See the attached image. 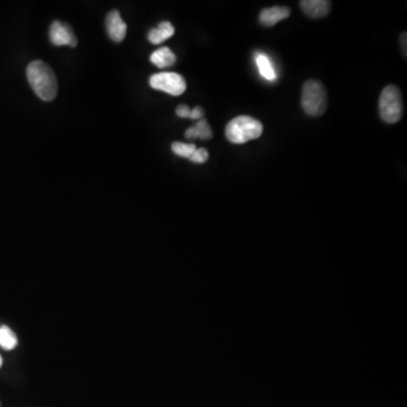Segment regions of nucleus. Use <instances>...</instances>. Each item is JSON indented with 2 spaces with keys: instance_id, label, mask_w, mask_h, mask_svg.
Masks as SVG:
<instances>
[{
  "instance_id": "obj_8",
  "label": "nucleus",
  "mask_w": 407,
  "mask_h": 407,
  "mask_svg": "<svg viewBox=\"0 0 407 407\" xmlns=\"http://www.w3.org/2000/svg\"><path fill=\"white\" fill-rule=\"evenodd\" d=\"M303 13L311 19H321L328 15L331 9V1L327 0H303L300 1Z\"/></svg>"
},
{
  "instance_id": "obj_3",
  "label": "nucleus",
  "mask_w": 407,
  "mask_h": 407,
  "mask_svg": "<svg viewBox=\"0 0 407 407\" xmlns=\"http://www.w3.org/2000/svg\"><path fill=\"white\" fill-rule=\"evenodd\" d=\"M301 106L311 117H319L327 109V93L321 81L309 79L302 87Z\"/></svg>"
},
{
  "instance_id": "obj_19",
  "label": "nucleus",
  "mask_w": 407,
  "mask_h": 407,
  "mask_svg": "<svg viewBox=\"0 0 407 407\" xmlns=\"http://www.w3.org/2000/svg\"><path fill=\"white\" fill-rule=\"evenodd\" d=\"M401 44H402V46H404V54L406 56V33L405 32L401 36Z\"/></svg>"
},
{
  "instance_id": "obj_6",
  "label": "nucleus",
  "mask_w": 407,
  "mask_h": 407,
  "mask_svg": "<svg viewBox=\"0 0 407 407\" xmlns=\"http://www.w3.org/2000/svg\"><path fill=\"white\" fill-rule=\"evenodd\" d=\"M49 38L51 44L57 46H67L75 48L77 46V38L67 23L54 21L50 26Z\"/></svg>"
},
{
  "instance_id": "obj_1",
  "label": "nucleus",
  "mask_w": 407,
  "mask_h": 407,
  "mask_svg": "<svg viewBox=\"0 0 407 407\" xmlns=\"http://www.w3.org/2000/svg\"><path fill=\"white\" fill-rule=\"evenodd\" d=\"M27 81L41 100H54L57 96L58 81L50 66L41 60L32 61L26 68Z\"/></svg>"
},
{
  "instance_id": "obj_7",
  "label": "nucleus",
  "mask_w": 407,
  "mask_h": 407,
  "mask_svg": "<svg viewBox=\"0 0 407 407\" xmlns=\"http://www.w3.org/2000/svg\"><path fill=\"white\" fill-rule=\"evenodd\" d=\"M106 27L109 38L114 42H121L126 38L127 24L122 19L119 11H111L106 15Z\"/></svg>"
},
{
  "instance_id": "obj_4",
  "label": "nucleus",
  "mask_w": 407,
  "mask_h": 407,
  "mask_svg": "<svg viewBox=\"0 0 407 407\" xmlns=\"http://www.w3.org/2000/svg\"><path fill=\"white\" fill-rule=\"evenodd\" d=\"M380 117L387 124H396L402 119L404 112L402 93L395 85L383 89L379 98Z\"/></svg>"
},
{
  "instance_id": "obj_15",
  "label": "nucleus",
  "mask_w": 407,
  "mask_h": 407,
  "mask_svg": "<svg viewBox=\"0 0 407 407\" xmlns=\"http://www.w3.org/2000/svg\"><path fill=\"white\" fill-rule=\"evenodd\" d=\"M171 149L172 152L180 158L190 159L197 147L195 144H186L181 141H174V144L171 145Z\"/></svg>"
},
{
  "instance_id": "obj_18",
  "label": "nucleus",
  "mask_w": 407,
  "mask_h": 407,
  "mask_svg": "<svg viewBox=\"0 0 407 407\" xmlns=\"http://www.w3.org/2000/svg\"><path fill=\"white\" fill-rule=\"evenodd\" d=\"M204 114H205V112H204V110L201 106H196V108L193 109L191 112H190L189 118L193 120H201L203 119Z\"/></svg>"
},
{
  "instance_id": "obj_5",
  "label": "nucleus",
  "mask_w": 407,
  "mask_h": 407,
  "mask_svg": "<svg viewBox=\"0 0 407 407\" xmlns=\"http://www.w3.org/2000/svg\"><path fill=\"white\" fill-rule=\"evenodd\" d=\"M149 85L154 90L162 91L172 96H179L187 90V83L180 74L166 71L154 74L149 79Z\"/></svg>"
},
{
  "instance_id": "obj_14",
  "label": "nucleus",
  "mask_w": 407,
  "mask_h": 407,
  "mask_svg": "<svg viewBox=\"0 0 407 407\" xmlns=\"http://www.w3.org/2000/svg\"><path fill=\"white\" fill-rule=\"evenodd\" d=\"M17 337L7 326L0 327V346L5 350H13L16 348Z\"/></svg>"
},
{
  "instance_id": "obj_13",
  "label": "nucleus",
  "mask_w": 407,
  "mask_h": 407,
  "mask_svg": "<svg viewBox=\"0 0 407 407\" xmlns=\"http://www.w3.org/2000/svg\"><path fill=\"white\" fill-rule=\"evenodd\" d=\"M255 61L261 77L268 81H274L276 79V71H275L274 66L266 54L257 52L255 56Z\"/></svg>"
},
{
  "instance_id": "obj_9",
  "label": "nucleus",
  "mask_w": 407,
  "mask_h": 407,
  "mask_svg": "<svg viewBox=\"0 0 407 407\" xmlns=\"http://www.w3.org/2000/svg\"><path fill=\"white\" fill-rule=\"evenodd\" d=\"M291 15L290 9L284 6H274L271 9H265L261 11L259 22L265 26H274L283 19H288Z\"/></svg>"
},
{
  "instance_id": "obj_2",
  "label": "nucleus",
  "mask_w": 407,
  "mask_h": 407,
  "mask_svg": "<svg viewBox=\"0 0 407 407\" xmlns=\"http://www.w3.org/2000/svg\"><path fill=\"white\" fill-rule=\"evenodd\" d=\"M263 127L259 120L250 116H239L228 122L226 128L228 141L233 144H244L261 137Z\"/></svg>"
},
{
  "instance_id": "obj_11",
  "label": "nucleus",
  "mask_w": 407,
  "mask_h": 407,
  "mask_svg": "<svg viewBox=\"0 0 407 407\" xmlns=\"http://www.w3.org/2000/svg\"><path fill=\"white\" fill-rule=\"evenodd\" d=\"M185 136L187 139H201L203 141H208L213 137V131L209 127L207 120L201 119L196 122L195 126L188 128Z\"/></svg>"
},
{
  "instance_id": "obj_12",
  "label": "nucleus",
  "mask_w": 407,
  "mask_h": 407,
  "mask_svg": "<svg viewBox=\"0 0 407 407\" xmlns=\"http://www.w3.org/2000/svg\"><path fill=\"white\" fill-rule=\"evenodd\" d=\"M151 63L159 68H168L171 67L176 64V54L169 49V48H160V49L155 50L151 54Z\"/></svg>"
},
{
  "instance_id": "obj_10",
  "label": "nucleus",
  "mask_w": 407,
  "mask_h": 407,
  "mask_svg": "<svg viewBox=\"0 0 407 407\" xmlns=\"http://www.w3.org/2000/svg\"><path fill=\"white\" fill-rule=\"evenodd\" d=\"M174 26L170 22H161L158 27L149 32V41L152 44H160L174 36Z\"/></svg>"
},
{
  "instance_id": "obj_20",
  "label": "nucleus",
  "mask_w": 407,
  "mask_h": 407,
  "mask_svg": "<svg viewBox=\"0 0 407 407\" xmlns=\"http://www.w3.org/2000/svg\"><path fill=\"white\" fill-rule=\"evenodd\" d=\"M1 366H3V358L0 356V368H1Z\"/></svg>"
},
{
  "instance_id": "obj_17",
  "label": "nucleus",
  "mask_w": 407,
  "mask_h": 407,
  "mask_svg": "<svg viewBox=\"0 0 407 407\" xmlns=\"http://www.w3.org/2000/svg\"><path fill=\"white\" fill-rule=\"evenodd\" d=\"M190 112H191V109L186 106V104H181V106H178L176 110V116L180 118H189Z\"/></svg>"
},
{
  "instance_id": "obj_16",
  "label": "nucleus",
  "mask_w": 407,
  "mask_h": 407,
  "mask_svg": "<svg viewBox=\"0 0 407 407\" xmlns=\"http://www.w3.org/2000/svg\"><path fill=\"white\" fill-rule=\"evenodd\" d=\"M209 154L206 149H197L195 152H194V154L190 156L189 160L191 161V162L201 164V163L207 162Z\"/></svg>"
}]
</instances>
